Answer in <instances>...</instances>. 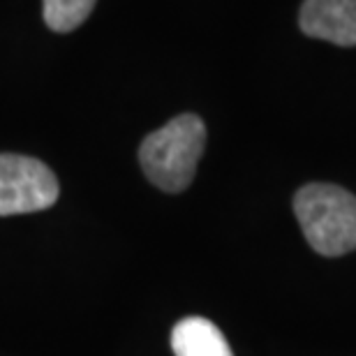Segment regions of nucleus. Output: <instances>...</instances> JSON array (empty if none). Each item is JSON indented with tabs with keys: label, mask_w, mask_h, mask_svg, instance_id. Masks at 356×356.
<instances>
[{
	"label": "nucleus",
	"mask_w": 356,
	"mask_h": 356,
	"mask_svg": "<svg viewBox=\"0 0 356 356\" xmlns=\"http://www.w3.org/2000/svg\"><path fill=\"white\" fill-rule=\"evenodd\" d=\"M206 146V125L195 113H181L165 127L151 132L139 146L146 178L165 192L190 188Z\"/></svg>",
	"instance_id": "f257e3e1"
},
{
	"label": "nucleus",
	"mask_w": 356,
	"mask_h": 356,
	"mask_svg": "<svg viewBox=\"0 0 356 356\" xmlns=\"http://www.w3.org/2000/svg\"><path fill=\"white\" fill-rule=\"evenodd\" d=\"M294 213L312 250L340 257L356 250V197L338 185L310 183L294 197Z\"/></svg>",
	"instance_id": "f03ea898"
},
{
	"label": "nucleus",
	"mask_w": 356,
	"mask_h": 356,
	"mask_svg": "<svg viewBox=\"0 0 356 356\" xmlns=\"http://www.w3.org/2000/svg\"><path fill=\"white\" fill-rule=\"evenodd\" d=\"M58 199V178L44 162L0 153V216L44 211Z\"/></svg>",
	"instance_id": "7ed1b4c3"
},
{
	"label": "nucleus",
	"mask_w": 356,
	"mask_h": 356,
	"mask_svg": "<svg viewBox=\"0 0 356 356\" xmlns=\"http://www.w3.org/2000/svg\"><path fill=\"white\" fill-rule=\"evenodd\" d=\"M298 24L308 38L356 47V0H305Z\"/></svg>",
	"instance_id": "20e7f679"
},
{
	"label": "nucleus",
	"mask_w": 356,
	"mask_h": 356,
	"mask_svg": "<svg viewBox=\"0 0 356 356\" xmlns=\"http://www.w3.org/2000/svg\"><path fill=\"white\" fill-rule=\"evenodd\" d=\"M172 350L176 356H234L222 331L206 317L181 319L172 331Z\"/></svg>",
	"instance_id": "39448f33"
},
{
	"label": "nucleus",
	"mask_w": 356,
	"mask_h": 356,
	"mask_svg": "<svg viewBox=\"0 0 356 356\" xmlns=\"http://www.w3.org/2000/svg\"><path fill=\"white\" fill-rule=\"evenodd\" d=\"M97 0H44V21L56 33H70L90 17Z\"/></svg>",
	"instance_id": "423d86ee"
}]
</instances>
